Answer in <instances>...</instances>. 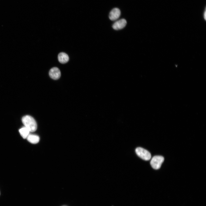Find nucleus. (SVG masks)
I'll use <instances>...</instances> for the list:
<instances>
[{
    "label": "nucleus",
    "instance_id": "10",
    "mask_svg": "<svg viewBox=\"0 0 206 206\" xmlns=\"http://www.w3.org/2000/svg\"><path fill=\"white\" fill-rule=\"evenodd\" d=\"M204 17L205 20H206V10H205V12L204 13Z\"/></svg>",
    "mask_w": 206,
    "mask_h": 206
},
{
    "label": "nucleus",
    "instance_id": "8",
    "mask_svg": "<svg viewBox=\"0 0 206 206\" xmlns=\"http://www.w3.org/2000/svg\"><path fill=\"white\" fill-rule=\"evenodd\" d=\"M26 138L29 142L33 144L37 143L39 140V137L34 134H29Z\"/></svg>",
    "mask_w": 206,
    "mask_h": 206
},
{
    "label": "nucleus",
    "instance_id": "5",
    "mask_svg": "<svg viewBox=\"0 0 206 206\" xmlns=\"http://www.w3.org/2000/svg\"><path fill=\"white\" fill-rule=\"evenodd\" d=\"M126 23V20L125 19H122L116 21L113 24L112 27L115 30H120L123 28Z\"/></svg>",
    "mask_w": 206,
    "mask_h": 206
},
{
    "label": "nucleus",
    "instance_id": "9",
    "mask_svg": "<svg viewBox=\"0 0 206 206\" xmlns=\"http://www.w3.org/2000/svg\"><path fill=\"white\" fill-rule=\"evenodd\" d=\"M19 132L21 136L24 138H27L30 132L25 127H23L19 130Z\"/></svg>",
    "mask_w": 206,
    "mask_h": 206
},
{
    "label": "nucleus",
    "instance_id": "6",
    "mask_svg": "<svg viewBox=\"0 0 206 206\" xmlns=\"http://www.w3.org/2000/svg\"><path fill=\"white\" fill-rule=\"evenodd\" d=\"M121 14L120 10L118 8L113 9L110 12L109 16L110 19L112 21H115L120 17Z\"/></svg>",
    "mask_w": 206,
    "mask_h": 206
},
{
    "label": "nucleus",
    "instance_id": "4",
    "mask_svg": "<svg viewBox=\"0 0 206 206\" xmlns=\"http://www.w3.org/2000/svg\"><path fill=\"white\" fill-rule=\"evenodd\" d=\"M49 75L52 79L55 80H58L61 76V72L58 68L53 67L50 70Z\"/></svg>",
    "mask_w": 206,
    "mask_h": 206
},
{
    "label": "nucleus",
    "instance_id": "1",
    "mask_svg": "<svg viewBox=\"0 0 206 206\" xmlns=\"http://www.w3.org/2000/svg\"><path fill=\"white\" fill-rule=\"evenodd\" d=\"M23 123L30 132H33L36 130L37 126L35 120L31 116L26 115L23 116L22 119Z\"/></svg>",
    "mask_w": 206,
    "mask_h": 206
},
{
    "label": "nucleus",
    "instance_id": "7",
    "mask_svg": "<svg viewBox=\"0 0 206 206\" xmlns=\"http://www.w3.org/2000/svg\"><path fill=\"white\" fill-rule=\"evenodd\" d=\"M58 59L60 63L64 64L68 61L69 58L66 54L64 52H61L58 55Z\"/></svg>",
    "mask_w": 206,
    "mask_h": 206
},
{
    "label": "nucleus",
    "instance_id": "3",
    "mask_svg": "<svg viewBox=\"0 0 206 206\" xmlns=\"http://www.w3.org/2000/svg\"><path fill=\"white\" fill-rule=\"evenodd\" d=\"M164 160V158L162 156H155L151 159L150 165L154 169H158L161 167Z\"/></svg>",
    "mask_w": 206,
    "mask_h": 206
},
{
    "label": "nucleus",
    "instance_id": "2",
    "mask_svg": "<svg viewBox=\"0 0 206 206\" xmlns=\"http://www.w3.org/2000/svg\"><path fill=\"white\" fill-rule=\"evenodd\" d=\"M135 152L137 155L142 159L148 161L151 158V155L150 152L140 147L136 148Z\"/></svg>",
    "mask_w": 206,
    "mask_h": 206
}]
</instances>
